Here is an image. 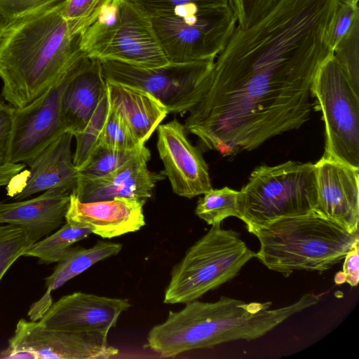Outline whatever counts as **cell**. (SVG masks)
<instances>
[{
    "mask_svg": "<svg viewBox=\"0 0 359 359\" xmlns=\"http://www.w3.org/2000/svg\"><path fill=\"white\" fill-rule=\"evenodd\" d=\"M150 20L170 64L215 60L236 26L228 5L187 8Z\"/></svg>",
    "mask_w": 359,
    "mask_h": 359,
    "instance_id": "8",
    "label": "cell"
},
{
    "mask_svg": "<svg viewBox=\"0 0 359 359\" xmlns=\"http://www.w3.org/2000/svg\"><path fill=\"white\" fill-rule=\"evenodd\" d=\"M13 107L0 102V165L7 163L13 128Z\"/></svg>",
    "mask_w": 359,
    "mask_h": 359,
    "instance_id": "35",
    "label": "cell"
},
{
    "mask_svg": "<svg viewBox=\"0 0 359 359\" xmlns=\"http://www.w3.org/2000/svg\"><path fill=\"white\" fill-rule=\"evenodd\" d=\"M85 55L58 81L22 107H13V128L7 162L28 164L66 129L61 115L65 91L84 67Z\"/></svg>",
    "mask_w": 359,
    "mask_h": 359,
    "instance_id": "11",
    "label": "cell"
},
{
    "mask_svg": "<svg viewBox=\"0 0 359 359\" xmlns=\"http://www.w3.org/2000/svg\"><path fill=\"white\" fill-rule=\"evenodd\" d=\"M107 89L101 61L90 58L73 78L62 97L61 115L67 131H81L96 109Z\"/></svg>",
    "mask_w": 359,
    "mask_h": 359,
    "instance_id": "20",
    "label": "cell"
},
{
    "mask_svg": "<svg viewBox=\"0 0 359 359\" xmlns=\"http://www.w3.org/2000/svg\"><path fill=\"white\" fill-rule=\"evenodd\" d=\"M118 350L100 332H71L48 330L39 322L18 321L1 358L107 359Z\"/></svg>",
    "mask_w": 359,
    "mask_h": 359,
    "instance_id": "12",
    "label": "cell"
},
{
    "mask_svg": "<svg viewBox=\"0 0 359 359\" xmlns=\"http://www.w3.org/2000/svg\"><path fill=\"white\" fill-rule=\"evenodd\" d=\"M92 233L87 227L66 224L53 234L33 243L23 256L34 257L41 264L57 262L72 245Z\"/></svg>",
    "mask_w": 359,
    "mask_h": 359,
    "instance_id": "23",
    "label": "cell"
},
{
    "mask_svg": "<svg viewBox=\"0 0 359 359\" xmlns=\"http://www.w3.org/2000/svg\"><path fill=\"white\" fill-rule=\"evenodd\" d=\"M121 150L98 143L84 165L79 170V175L88 177H99L117 169L128 161L145 151Z\"/></svg>",
    "mask_w": 359,
    "mask_h": 359,
    "instance_id": "27",
    "label": "cell"
},
{
    "mask_svg": "<svg viewBox=\"0 0 359 359\" xmlns=\"http://www.w3.org/2000/svg\"><path fill=\"white\" fill-rule=\"evenodd\" d=\"M332 55L352 88L359 95V16L337 43Z\"/></svg>",
    "mask_w": 359,
    "mask_h": 359,
    "instance_id": "26",
    "label": "cell"
},
{
    "mask_svg": "<svg viewBox=\"0 0 359 359\" xmlns=\"http://www.w3.org/2000/svg\"><path fill=\"white\" fill-rule=\"evenodd\" d=\"M320 300V294L305 293L292 304L271 309V302H245L227 297L213 302L196 299L180 311H170L163 323L154 325L147 346L169 358L233 341L257 339Z\"/></svg>",
    "mask_w": 359,
    "mask_h": 359,
    "instance_id": "3",
    "label": "cell"
},
{
    "mask_svg": "<svg viewBox=\"0 0 359 359\" xmlns=\"http://www.w3.org/2000/svg\"><path fill=\"white\" fill-rule=\"evenodd\" d=\"M109 109V104L106 89L86 126L81 131L74 135L76 144L73 155V163L78 170L84 165L98 144Z\"/></svg>",
    "mask_w": 359,
    "mask_h": 359,
    "instance_id": "25",
    "label": "cell"
},
{
    "mask_svg": "<svg viewBox=\"0 0 359 359\" xmlns=\"http://www.w3.org/2000/svg\"><path fill=\"white\" fill-rule=\"evenodd\" d=\"M73 137L66 131L41 151L28 164L29 170L21 172V182L8 196L19 201L53 189L72 192L79 177L71 151Z\"/></svg>",
    "mask_w": 359,
    "mask_h": 359,
    "instance_id": "18",
    "label": "cell"
},
{
    "mask_svg": "<svg viewBox=\"0 0 359 359\" xmlns=\"http://www.w3.org/2000/svg\"><path fill=\"white\" fill-rule=\"evenodd\" d=\"M0 223H1V220H0Z\"/></svg>",
    "mask_w": 359,
    "mask_h": 359,
    "instance_id": "40",
    "label": "cell"
},
{
    "mask_svg": "<svg viewBox=\"0 0 359 359\" xmlns=\"http://www.w3.org/2000/svg\"><path fill=\"white\" fill-rule=\"evenodd\" d=\"M67 0L41 6L10 23L0 40L1 97L22 107L62 78L86 54L63 15Z\"/></svg>",
    "mask_w": 359,
    "mask_h": 359,
    "instance_id": "2",
    "label": "cell"
},
{
    "mask_svg": "<svg viewBox=\"0 0 359 359\" xmlns=\"http://www.w3.org/2000/svg\"><path fill=\"white\" fill-rule=\"evenodd\" d=\"M101 61V60H100ZM214 60L145 68L114 60H102L106 81L141 89L158 100L169 113H185L198 101L203 81Z\"/></svg>",
    "mask_w": 359,
    "mask_h": 359,
    "instance_id": "10",
    "label": "cell"
},
{
    "mask_svg": "<svg viewBox=\"0 0 359 359\" xmlns=\"http://www.w3.org/2000/svg\"><path fill=\"white\" fill-rule=\"evenodd\" d=\"M33 243L20 226L0 223V280L11 265Z\"/></svg>",
    "mask_w": 359,
    "mask_h": 359,
    "instance_id": "28",
    "label": "cell"
},
{
    "mask_svg": "<svg viewBox=\"0 0 359 359\" xmlns=\"http://www.w3.org/2000/svg\"><path fill=\"white\" fill-rule=\"evenodd\" d=\"M325 128V155L359 168V95L332 53L319 68L312 86Z\"/></svg>",
    "mask_w": 359,
    "mask_h": 359,
    "instance_id": "9",
    "label": "cell"
},
{
    "mask_svg": "<svg viewBox=\"0 0 359 359\" xmlns=\"http://www.w3.org/2000/svg\"><path fill=\"white\" fill-rule=\"evenodd\" d=\"M334 15L323 0H279L252 25L236 26L188 111L187 132L227 156L299 128L312 110L315 76L332 53Z\"/></svg>",
    "mask_w": 359,
    "mask_h": 359,
    "instance_id": "1",
    "label": "cell"
},
{
    "mask_svg": "<svg viewBox=\"0 0 359 359\" xmlns=\"http://www.w3.org/2000/svg\"><path fill=\"white\" fill-rule=\"evenodd\" d=\"M237 204L239 219L253 234L279 219L315 212V164L289 161L277 165L257 167L238 191Z\"/></svg>",
    "mask_w": 359,
    "mask_h": 359,
    "instance_id": "5",
    "label": "cell"
},
{
    "mask_svg": "<svg viewBox=\"0 0 359 359\" xmlns=\"http://www.w3.org/2000/svg\"><path fill=\"white\" fill-rule=\"evenodd\" d=\"M4 102V100H3L1 95H0V102Z\"/></svg>",
    "mask_w": 359,
    "mask_h": 359,
    "instance_id": "39",
    "label": "cell"
},
{
    "mask_svg": "<svg viewBox=\"0 0 359 359\" xmlns=\"http://www.w3.org/2000/svg\"><path fill=\"white\" fill-rule=\"evenodd\" d=\"M130 306L127 298L76 292L52 304L39 323L48 330L107 335L120 315Z\"/></svg>",
    "mask_w": 359,
    "mask_h": 359,
    "instance_id": "14",
    "label": "cell"
},
{
    "mask_svg": "<svg viewBox=\"0 0 359 359\" xmlns=\"http://www.w3.org/2000/svg\"><path fill=\"white\" fill-rule=\"evenodd\" d=\"M254 235L260 244L255 257L285 277L297 271H327L359 243L358 233L316 212L279 219Z\"/></svg>",
    "mask_w": 359,
    "mask_h": 359,
    "instance_id": "4",
    "label": "cell"
},
{
    "mask_svg": "<svg viewBox=\"0 0 359 359\" xmlns=\"http://www.w3.org/2000/svg\"><path fill=\"white\" fill-rule=\"evenodd\" d=\"M98 143L129 151H141L146 147L134 135L122 117L110 107Z\"/></svg>",
    "mask_w": 359,
    "mask_h": 359,
    "instance_id": "30",
    "label": "cell"
},
{
    "mask_svg": "<svg viewBox=\"0 0 359 359\" xmlns=\"http://www.w3.org/2000/svg\"><path fill=\"white\" fill-rule=\"evenodd\" d=\"M238 191L227 187L211 189L198 201L196 215L209 225L221 224L229 217L239 219L237 198Z\"/></svg>",
    "mask_w": 359,
    "mask_h": 359,
    "instance_id": "24",
    "label": "cell"
},
{
    "mask_svg": "<svg viewBox=\"0 0 359 359\" xmlns=\"http://www.w3.org/2000/svg\"><path fill=\"white\" fill-rule=\"evenodd\" d=\"M111 0H67L63 15L70 32L81 35L98 18Z\"/></svg>",
    "mask_w": 359,
    "mask_h": 359,
    "instance_id": "29",
    "label": "cell"
},
{
    "mask_svg": "<svg viewBox=\"0 0 359 359\" xmlns=\"http://www.w3.org/2000/svg\"><path fill=\"white\" fill-rule=\"evenodd\" d=\"M358 16H359L358 1L343 0L328 30L327 41L332 50L346 34Z\"/></svg>",
    "mask_w": 359,
    "mask_h": 359,
    "instance_id": "33",
    "label": "cell"
},
{
    "mask_svg": "<svg viewBox=\"0 0 359 359\" xmlns=\"http://www.w3.org/2000/svg\"><path fill=\"white\" fill-rule=\"evenodd\" d=\"M354 1H358V0H354Z\"/></svg>",
    "mask_w": 359,
    "mask_h": 359,
    "instance_id": "41",
    "label": "cell"
},
{
    "mask_svg": "<svg viewBox=\"0 0 359 359\" xmlns=\"http://www.w3.org/2000/svg\"><path fill=\"white\" fill-rule=\"evenodd\" d=\"M315 212L350 233H358L359 168L324 154L315 164Z\"/></svg>",
    "mask_w": 359,
    "mask_h": 359,
    "instance_id": "15",
    "label": "cell"
},
{
    "mask_svg": "<svg viewBox=\"0 0 359 359\" xmlns=\"http://www.w3.org/2000/svg\"><path fill=\"white\" fill-rule=\"evenodd\" d=\"M343 271L337 273L334 281L340 285L347 283L351 287H355L359 280V243L344 257Z\"/></svg>",
    "mask_w": 359,
    "mask_h": 359,
    "instance_id": "36",
    "label": "cell"
},
{
    "mask_svg": "<svg viewBox=\"0 0 359 359\" xmlns=\"http://www.w3.org/2000/svg\"><path fill=\"white\" fill-rule=\"evenodd\" d=\"M279 0H227L236 26L248 28L266 15Z\"/></svg>",
    "mask_w": 359,
    "mask_h": 359,
    "instance_id": "32",
    "label": "cell"
},
{
    "mask_svg": "<svg viewBox=\"0 0 359 359\" xmlns=\"http://www.w3.org/2000/svg\"><path fill=\"white\" fill-rule=\"evenodd\" d=\"M70 191L53 189L30 199L0 202L1 223L23 227L32 243L57 229L65 219Z\"/></svg>",
    "mask_w": 359,
    "mask_h": 359,
    "instance_id": "19",
    "label": "cell"
},
{
    "mask_svg": "<svg viewBox=\"0 0 359 359\" xmlns=\"http://www.w3.org/2000/svg\"><path fill=\"white\" fill-rule=\"evenodd\" d=\"M256 252L232 229L212 225L172 269L165 304H186L236 277Z\"/></svg>",
    "mask_w": 359,
    "mask_h": 359,
    "instance_id": "6",
    "label": "cell"
},
{
    "mask_svg": "<svg viewBox=\"0 0 359 359\" xmlns=\"http://www.w3.org/2000/svg\"><path fill=\"white\" fill-rule=\"evenodd\" d=\"M122 244L98 241L89 248L71 247L57 262L52 274L46 278V292L34 303L28 312L32 321L41 319L53 304L51 292L79 276L97 262L116 255Z\"/></svg>",
    "mask_w": 359,
    "mask_h": 359,
    "instance_id": "22",
    "label": "cell"
},
{
    "mask_svg": "<svg viewBox=\"0 0 359 359\" xmlns=\"http://www.w3.org/2000/svg\"><path fill=\"white\" fill-rule=\"evenodd\" d=\"M81 48L90 58L114 60L145 68L170 64L150 18L128 0H111L81 35Z\"/></svg>",
    "mask_w": 359,
    "mask_h": 359,
    "instance_id": "7",
    "label": "cell"
},
{
    "mask_svg": "<svg viewBox=\"0 0 359 359\" xmlns=\"http://www.w3.org/2000/svg\"><path fill=\"white\" fill-rule=\"evenodd\" d=\"M106 83L109 107L122 117L137 139L144 144L168 115L166 108L158 100L141 89L109 81Z\"/></svg>",
    "mask_w": 359,
    "mask_h": 359,
    "instance_id": "21",
    "label": "cell"
},
{
    "mask_svg": "<svg viewBox=\"0 0 359 359\" xmlns=\"http://www.w3.org/2000/svg\"><path fill=\"white\" fill-rule=\"evenodd\" d=\"M146 200L116 197L109 200L81 202L72 193L65 215L66 222L89 228L103 238H112L139 231L146 222Z\"/></svg>",
    "mask_w": 359,
    "mask_h": 359,
    "instance_id": "16",
    "label": "cell"
},
{
    "mask_svg": "<svg viewBox=\"0 0 359 359\" xmlns=\"http://www.w3.org/2000/svg\"><path fill=\"white\" fill-rule=\"evenodd\" d=\"M10 23L11 22L0 13V40Z\"/></svg>",
    "mask_w": 359,
    "mask_h": 359,
    "instance_id": "38",
    "label": "cell"
},
{
    "mask_svg": "<svg viewBox=\"0 0 359 359\" xmlns=\"http://www.w3.org/2000/svg\"><path fill=\"white\" fill-rule=\"evenodd\" d=\"M149 18L167 15L191 7L228 5L227 0H128Z\"/></svg>",
    "mask_w": 359,
    "mask_h": 359,
    "instance_id": "31",
    "label": "cell"
},
{
    "mask_svg": "<svg viewBox=\"0 0 359 359\" xmlns=\"http://www.w3.org/2000/svg\"><path fill=\"white\" fill-rule=\"evenodd\" d=\"M61 0H0V13L10 22L45 4Z\"/></svg>",
    "mask_w": 359,
    "mask_h": 359,
    "instance_id": "34",
    "label": "cell"
},
{
    "mask_svg": "<svg viewBox=\"0 0 359 359\" xmlns=\"http://www.w3.org/2000/svg\"><path fill=\"white\" fill-rule=\"evenodd\" d=\"M26 164L7 162L0 165V187L7 186L11 181L22 171Z\"/></svg>",
    "mask_w": 359,
    "mask_h": 359,
    "instance_id": "37",
    "label": "cell"
},
{
    "mask_svg": "<svg viewBox=\"0 0 359 359\" xmlns=\"http://www.w3.org/2000/svg\"><path fill=\"white\" fill-rule=\"evenodd\" d=\"M157 149L163 163V173L172 191L192 198L211 189L208 167L198 148L191 144L184 125L176 119L157 128Z\"/></svg>",
    "mask_w": 359,
    "mask_h": 359,
    "instance_id": "13",
    "label": "cell"
},
{
    "mask_svg": "<svg viewBox=\"0 0 359 359\" xmlns=\"http://www.w3.org/2000/svg\"><path fill=\"white\" fill-rule=\"evenodd\" d=\"M151 156L147 149L110 173L88 177L79 175L71 193L81 202L109 200L116 197L150 198L156 183L164 179L161 172L151 171L147 162Z\"/></svg>",
    "mask_w": 359,
    "mask_h": 359,
    "instance_id": "17",
    "label": "cell"
}]
</instances>
